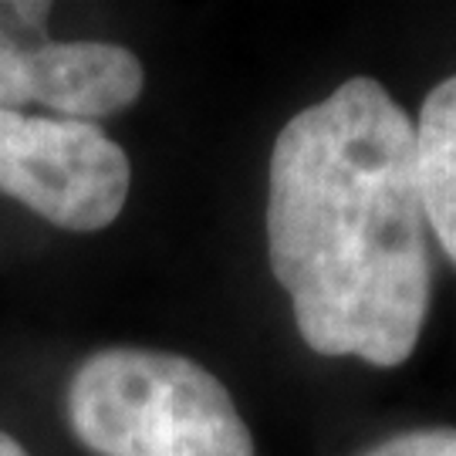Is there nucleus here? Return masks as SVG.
<instances>
[{
  "instance_id": "nucleus-1",
  "label": "nucleus",
  "mask_w": 456,
  "mask_h": 456,
  "mask_svg": "<svg viewBox=\"0 0 456 456\" xmlns=\"http://www.w3.org/2000/svg\"><path fill=\"white\" fill-rule=\"evenodd\" d=\"M267 254L314 352L412 355L429 305L416 122L379 82L338 85L281 129Z\"/></svg>"
},
{
  "instance_id": "nucleus-2",
  "label": "nucleus",
  "mask_w": 456,
  "mask_h": 456,
  "mask_svg": "<svg viewBox=\"0 0 456 456\" xmlns=\"http://www.w3.org/2000/svg\"><path fill=\"white\" fill-rule=\"evenodd\" d=\"M68 416L102 456H254L230 392L196 362L112 348L71 379Z\"/></svg>"
},
{
  "instance_id": "nucleus-3",
  "label": "nucleus",
  "mask_w": 456,
  "mask_h": 456,
  "mask_svg": "<svg viewBox=\"0 0 456 456\" xmlns=\"http://www.w3.org/2000/svg\"><path fill=\"white\" fill-rule=\"evenodd\" d=\"M0 193L65 230L109 227L129 196V159L92 122L11 112L0 129Z\"/></svg>"
},
{
  "instance_id": "nucleus-4",
  "label": "nucleus",
  "mask_w": 456,
  "mask_h": 456,
  "mask_svg": "<svg viewBox=\"0 0 456 456\" xmlns=\"http://www.w3.org/2000/svg\"><path fill=\"white\" fill-rule=\"evenodd\" d=\"M142 92V65L105 41H45L28 58V102L71 118H98L132 105Z\"/></svg>"
},
{
  "instance_id": "nucleus-5",
  "label": "nucleus",
  "mask_w": 456,
  "mask_h": 456,
  "mask_svg": "<svg viewBox=\"0 0 456 456\" xmlns=\"http://www.w3.org/2000/svg\"><path fill=\"white\" fill-rule=\"evenodd\" d=\"M416 166L426 220L456 264V75L426 95L416 122Z\"/></svg>"
},
{
  "instance_id": "nucleus-6",
  "label": "nucleus",
  "mask_w": 456,
  "mask_h": 456,
  "mask_svg": "<svg viewBox=\"0 0 456 456\" xmlns=\"http://www.w3.org/2000/svg\"><path fill=\"white\" fill-rule=\"evenodd\" d=\"M48 4H0V112L28 102V58L41 48Z\"/></svg>"
},
{
  "instance_id": "nucleus-7",
  "label": "nucleus",
  "mask_w": 456,
  "mask_h": 456,
  "mask_svg": "<svg viewBox=\"0 0 456 456\" xmlns=\"http://www.w3.org/2000/svg\"><path fill=\"white\" fill-rule=\"evenodd\" d=\"M369 456H456V429H423L389 440Z\"/></svg>"
},
{
  "instance_id": "nucleus-8",
  "label": "nucleus",
  "mask_w": 456,
  "mask_h": 456,
  "mask_svg": "<svg viewBox=\"0 0 456 456\" xmlns=\"http://www.w3.org/2000/svg\"><path fill=\"white\" fill-rule=\"evenodd\" d=\"M0 456H28V453H24V446L17 440H11L7 433H0Z\"/></svg>"
},
{
  "instance_id": "nucleus-9",
  "label": "nucleus",
  "mask_w": 456,
  "mask_h": 456,
  "mask_svg": "<svg viewBox=\"0 0 456 456\" xmlns=\"http://www.w3.org/2000/svg\"><path fill=\"white\" fill-rule=\"evenodd\" d=\"M7 115H11V112H0V129H4V122H7Z\"/></svg>"
}]
</instances>
